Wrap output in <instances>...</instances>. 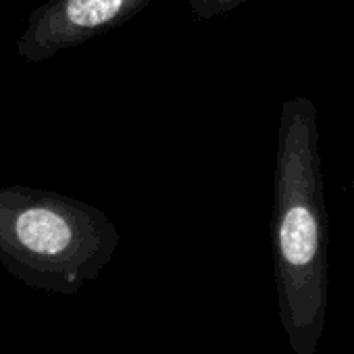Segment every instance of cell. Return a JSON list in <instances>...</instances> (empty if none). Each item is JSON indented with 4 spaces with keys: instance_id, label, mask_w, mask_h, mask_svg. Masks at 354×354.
Masks as SVG:
<instances>
[{
    "instance_id": "5b68a950",
    "label": "cell",
    "mask_w": 354,
    "mask_h": 354,
    "mask_svg": "<svg viewBox=\"0 0 354 354\" xmlns=\"http://www.w3.org/2000/svg\"><path fill=\"white\" fill-rule=\"evenodd\" d=\"M350 203H352V211H350V217H352V234H354V180L350 182Z\"/></svg>"
},
{
    "instance_id": "277c9868",
    "label": "cell",
    "mask_w": 354,
    "mask_h": 354,
    "mask_svg": "<svg viewBox=\"0 0 354 354\" xmlns=\"http://www.w3.org/2000/svg\"><path fill=\"white\" fill-rule=\"evenodd\" d=\"M190 13L198 21H211L215 17L227 15L240 7H244L250 0H186Z\"/></svg>"
},
{
    "instance_id": "3957f363",
    "label": "cell",
    "mask_w": 354,
    "mask_h": 354,
    "mask_svg": "<svg viewBox=\"0 0 354 354\" xmlns=\"http://www.w3.org/2000/svg\"><path fill=\"white\" fill-rule=\"evenodd\" d=\"M154 0H46L32 11L17 42L19 59L42 63L133 19Z\"/></svg>"
},
{
    "instance_id": "7a4b0ae2",
    "label": "cell",
    "mask_w": 354,
    "mask_h": 354,
    "mask_svg": "<svg viewBox=\"0 0 354 354\" xmlns=\"http://www.w3.org/2000/svg\"><path fill=\"white\" fill-rule=\"evenodd\" d=\"M121 236L84 201L32 186H0V267L24 286L77 294L111 263Z\"/></svg>"
},
{
    "instance_id": "6da1fadb",
    "label": "cell",
    "mask_w": 354,
    "mask_h": 354,
    "mask_svg": "<svg viewBox=\"0 0 354 354\" xmlns=\"http://www.w3.org/2000/svg\"><path fill=\"white\" fill-rule=\"evenodd\" d=\"M271 257L277 313L288 346L294 354H317L329 306V217L319 113L306 96L281 102Z\"/></svg>"
}]
</instances>
